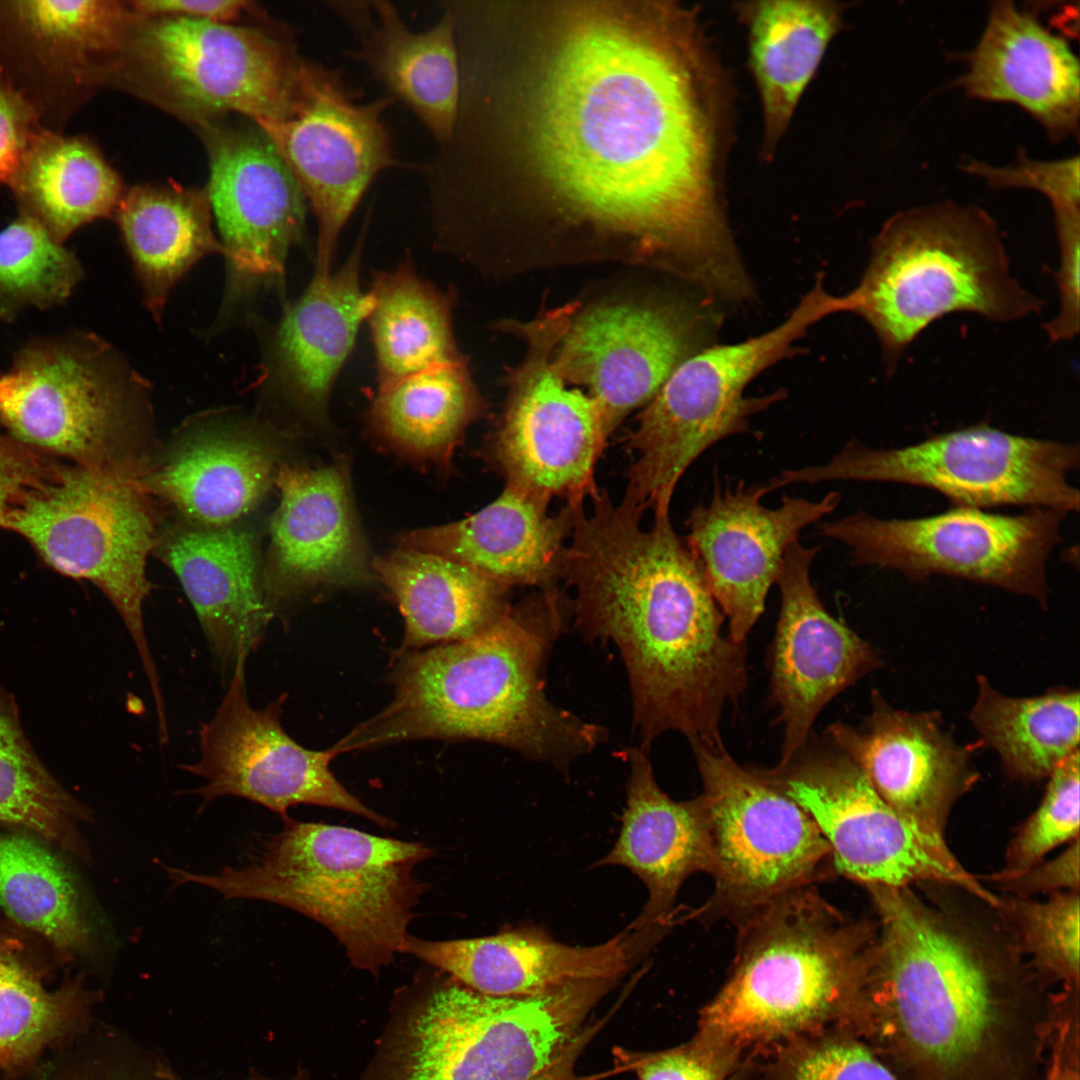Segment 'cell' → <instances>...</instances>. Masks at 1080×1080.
Masks as SVG:
<instances>
[{"label": "cell", "mask_w": 1080, "mask_h": 1080, "mask_svg": "<svg viewBox=\"0 0 1080 1080\" xmlns=\"http://www.w3.org/2000/svg\"><path fill=\"white\" fill-rule=\"evenodd\" d=\"M970 97L1021 107L1053 141L1078 136L1079 60L1062 37L1010 1L994 2L957 80Z\"/></svg>", "instance_id": "83f0119b"}, {"label": "cell", "mask_w": 1080, "mask_h": 1080, "mask_svg": "<svg viewBox=\"0 0 1080 1080\" xmlns=\"http://www.w3.org/2000/svg\"><path fill=\"white\" fill-rule=\"evenodd\" d=\"M376 25L364 33L353 58L364 63L376 80L421 120L432 136L446 141L456 120L460 98V66L456 15L449 2L436 25L413 32L393 4L371 2Z\"/></svg>", "instance_id": "d590c367"}, {"label": "cell", "mask_w": 1080, "mask_h": 1080, "mask_svg": "<svg viewBox=\"0 0 1080 1080\" xmlns=\"http://www.w3.org/2000/svg\"><path fill=\"white\" fill-rule=\"evenodd\" d=\"M205 136L207 195L227 260L226 298L233 303L282 282L289 251L303 240L306 199L260 128L209 127Z\"/></svg>", "instance_id": "44dd1931"}, {"label": "cell", "mask_w": 1080, "mask_h": 1080, "mask_svg": "<svg viewBox=\"0 0 1080 1080\" xmlns=\"http://www.w3.org/2000/svg\"><path fill=\"white\" fill-rule=\"evenodd\" d=\"M548 502L505 485L499 497L469 517L402 532L399 547L466 566L500 586L552 589L561 577L566 540L573 527L567 503L555 515Z\"/></svg>", "instance_id": "f546056e"}, {"label": "cell", "mask_w": 1080, "mask_h": 1080, "mask_svg": "<svg viewBox=\"0 0 1080 1080\" xmlns=\"http://www.w3.org/2000/svg\"><path fill=\"white\" fill-rule=\"evenodd\" d=\"M279 507L271 523L269 568L263 580L275 602L314 589L368 584L373 561L356 514L344 462L276 472Z\"/></svg>", "instance_id": "cb8c5ba5"}, {"label": "cell", "mask_w": 1080, "mask_h": 1080, "mask_svg": "<svg viewBox=\"0 0 1080 1080\" xmlns=\"http://www.w3.org/2000/svg\"><path fill=\"white\" fill-rule=\"evenodd\" d=\"M1009 920L1018 948L1033 964L1070 986L1079 981V892L1049 895L1044 901L1013 896L998 910Z\"/></svg>", "instance_id": "bcb514c9"}, {"label": "cell", "mask_w": 1080, "mask_h": 1080, "mask_svg": "<svg viewBox=\"0 0 1080 1080\" xmlns=\"http://www.w3.org/2000/svg\"><path fill=\"white\" fill-rule=\"evenodd\" d=\"M134 50L160 84L201 111L283 119L298 96L303 59L286 42L250 28L161 17L144 24Z\"/></svg>", "instance_id": "d6986e66"}, {"label": "cell", "mask_w": 1080, "mask_h": 1080, "mask_svg": "<svg viewBox=\"0 0 1080 1080\" xmlns=\"http://www.w3.org/2000/svg\"><path fill=\"white\" fill-rule=\"evenodd\" d=\"M393 98L354 102L341 74L302 61L298 96L283 119L257 121L309 201L317 222L314 273L332 272L343 227L374 178L398 163L382 116Z\"/></svg>", "instance_id": "e0dca14e"}, {"label": "cell", "mask_w": 1080, "mask_h": 1080, "mask_svg": "<svg viewBox=\"0 0 1080 1080\" xmlns=\"http://www.w3.org/2000/svg\"><path fill=\"white\" fill-rule=\"evenodd\" d=\"M600 1027L601 1023L587 1026L566 1052L527 1080H601L619 1072L616 1068L593 1075H580L576 1072L577 1060Z\"/></svg>", "instance_id": "680465c9"}, {"label": "cell", "mask_w": 1080, "mask_h": 1080, "mask_svg": "<svg viewBox=\"0 0 1080 1080\" xmlns=\"http://www.w3.org/2000/svg\"><path fill=\"white\" fill-rule=\"evenodd\" d=\"M50 470L31 451L0 433V527H7L25 496Z\"/></svg>", "instance_id": "11a10c76"}, {"label": "cell", "mask_w": 1080, "mask_h": 1080, "mask_svg": "<svg viewBox=\"0 0 1080 1080\" xmlns=\"http://www.w3.org/2000/svg\"><path fill=\"white\" fill-rule=\"evenodd\" d=\"M747 30L749 65L763 113L762 158L772 159L798 102L843 26L840 2L765 0L737 2Z\"/></svg>", "instance_id": "d6a6232c"}, {"label": "cell", "mask_w": 1080, "mask_h": 1080, "mask_svg": "<svg viewBox=\"0 0 1080 1080\" xmlns=\"http://www.w3.org/2000/svg\"><path fill=\"white\" fill-rule=\"evenodd\" d=\"M158 1074L163 1080H181L172 1075L167 1069H159Z\"/></svg>", "instance_id": "94428289"}, {"label": "cell", "mask_w": 1080, "mask_h": 1080, "mask_svg": "<svg viewBox=\"0 0 1080 1080\" xmlns=\"http://www.w3.org/2000/svg\"><path fill=\"white\" fill-rule=\"evenodd\" d=\"M363 245L361 235L337 271L314 273L304 292L286 306L272 336L274 382L316 420L326 417L336 378L373 308L371 292L360 284Z\"/></svg>", "instance_id": "4dcf8cb0"}, {"label": "cell", "mask_w": 1080, "mask_h": 1080, "mask_svg": "<svg viewBox=\"0 0 1080 1080\" xmlns=\"http://www.w3.org/2000/svg\"><path fill=\"white\" fill-rule=\"evenodd\" d=\"M6 528L24 537L57 572L97 586L122 618L155 701L160 680L143 621L153 521L120 465L51 470L22 500Z\"/></svg>", "instance_id": "30bf717a"}, {"label": "cell", "mask_w": 1080, "mask_h": 1080, "mask_svg": "<svg viewBox=\"0 0 1080 1080\" xmlns=\"http://www.w3.org/2000/svg\"><path fill=\"white\" fill-rule=\"evenodd\" d=\"M849 311L848 294L829 293L819 277L776 327L739 343L708 345L683 360L645 405L628 437L634 460L623 498L644 511L669 510L679 480L704 451L749 431L750 417L784 396H745L750 382L798 354L796 342L815 323Z\"/></svg>", "instance_id": "9c48e42d"}, {"label": "cell", "mask_w": 1080, "mask_h": 1080, "mask_svg": "<svg viewBox=\"0 0 1080 1080\" xmlns=\"http://www.w3.org/2000/svg\"><path fill=\"white\" fill-rule=\"evenodd\" d=\"M736 923L731 972L702 1010L698 1033L750 1056L854 1016L877 924L849 920L814 886L785 893Z\"/></svg>", "instance_id": "277c9868"}, {"label": "cell", "mask_w": 1080, "mask_h": 1080, "mask_svg": "<svg viewBox=\"0 0 1080 1080\" xmlns=\"http://www.w3.org/2000/svg\"><path fill=\"white\" fill-rule=\"evenodd\" d=\"M0 1080H123L112 1065L82 1039L47 1052L20 1070L2 1074Z\"/></svg>", "instance_id": "db71d44e"}, {"label": "cell", "mask_w": 1080, "mask_h": 1080, "mask_svg": "<svg viewBox=\"0 0 1080 1080\" xmlns=\"http://www.w3.org/2000/svg\"><path fill=\"white\" fill-rule=\"evenodd\" d=\"M41 116L0 68V185L8 183Z\"/></svg>", "instance_id": "f5cc1de1"}, {"label": "cell", "mask_w": 1080, "mask_h": 1080, "mask_svg": "<svg viewBox=\"0 0 1080 1080\" xmlns=\"http://www.w3.org/2000/svg\"><path fill=\"white\" fill-rule=\"evenodd\" d=\"M370 325L378 386L465 360L452 326L453 296L424 280L409 260L376 272Z\"/></svg>", "instance_id": "ab89813d"}, {"label": "cell", "mask_w": 1080, "mask_h": 1080, "mask_svg": "<svg viewBox=\"0 0 1080 1080\" xmlns=\"http://www.w3.org/2000/svg\"><path fill=\"white\" fill-rule=\"evenodd\" d=\"M483 410L462 360L378 386L368 422L375 436L401 456L447 467L466 428Z\"/></svg>", "instance_id": "f35d334b"}, {"label": "cell", "mask_w": 1080, "mask_h": 1080, "mask_svg": "<svg viewBox=\"0 0 1080 1080\" xmlns=\"http://www.w3.org/2000/svg\"><path fill=\"white\" fill-rule=\"evenodd\" d=\"M372 565L403 616V652L473 636L509 606L508 589L441 556L398 547Z\"/></svg>", "instance_id": "836d02e7"}, {"label": "cell", "mask_w": 1080, "mask_h": 1080, "mask_svg": "<svg viewBox=\"0 0 1080 1080\" xmlns=\"http://www.w3.org/2000/svg\"><path fill=\"white\" fill-rule=\"evenodd\" d=\"M619 1072L638 1080H743L747 1057L705 1035L680 1046L653 1052L614 1049Z\"/></svg>", "instance_id": "681fc988"}, {"label": "cell", "mask_w": 1080, "mask_h": 1080, "mask_svg": "<svg viewBox=\"0 0 1080 1080\" xmlns=\"http://www.w3.org/2000/svg\"><path fill=\"white\" fill-rule=\"evenodd\" d=\"M718 318L700 305L605 304L572 316L554 351L564 379L596 401L609 436L674 369L708 346Z\"/></svg>", "instance_id": "ffe728a7"}, {"label": "cell", "mask_w": 1080, "mask_h": 1080, "mask_svg": "<svg viewBox=\"0 0 1080 1080\" xmlns=\"http://www.w3.org/2000/svg\"><path fill=\"white\" fill-rule=\"evenodd\" d=\"M615 984L584 980L496 996L451 976L440 980L394 1032L378 1080H527L573 1045Z\"/></svg>", "instance_id": "ba28073f"}, {"label": "cell", "mask_w": 1080, "mask_h": 1080, "mask_svg": "<svg viewBox=\"0 0 1080 1080\" xmlns=\"http://www.w3.org/2000/svg\"><path fill=\"white\" fill-rule=\"evenodd\" d=\"M89 810L53 777L28 741L17 704L0 682V822L25 827L87 857L75 824Z\"/></svg>", "instance_id": "ee69618b"}, {"label": "cell", "mask_w": 1080, "mask_h": 1080, "mask_svg": "<svg viewBox=\"0 0 1080 1080\" xmlns=\"http://www.w3.org/2000/svg\"><path fill=\"white\" fill-rule=\"evenodd\" d=\"M0 906L66 954L86 951L90 933L65 865L37 841L0 831Z\"/></svg>", "instance_id": "7bdbcfd3"}, {"label": "cell", "mask_w": 1080, "mask_h": 1080, "mask_svg": "<svg viewBox=\"0 0 1080 1080\" xmlns=\"http://www.w3.org/2000/svg\"><path fill=\"white\" fill-rule=\"evenodd\" d=\"M246 658L233 669L227 691L200 733V756L183 769L200 777L193 791L204 804L223 796L258 803L288 819L298 804L339 809L381 827L389 820L350 793L330 770L333 748L310 750L294 741L281 724L286 696L253 708L245 682Z\"/></svg>", "instance_id": "ac0fdd59"}, {"label": "cell", "mask_w": 1080, "mask_h": 1080, "mask_svg": "<svg viewBox=\"0 0 1080 1080\" xmlns=\"http://www.w3.org/2000/svg\"><path fill=\"white\" fill-rule=\"evenodd\" d=\"M660 938L649 929L627 928L594 946H571L532 928L454 940L408 935L401 952L441 970L478 992L530 996L584 980H618Z\"/></svg>", "instance_id": "484cf974"}, {"label": "cell", "mask_w": 1080, "mask_h": 1080, "mask_svg": "<svg viewBox=\"0 0 1080 1080\" xmlns=\"http://www.w3.org/2000/svg\"><path fill=\"white\" fill-rule=\"evenodd\" d=\"M712 852L711 897L688 919L729 918L835 872L829 844L809 815L779 789L738 765L723 744L690 742Z\"/></svg>", "instance_id": "7c38bea8"}, {"label": "cell", "mask_w": 1080, "mask_h": 1080, "mask_svg": "<svg viewBox=\"0 0 1080 1080\" xmlns=\"http://www.w3.org/2000/svg\"><path fill=\"white\" fill-rule=\"evenodd\" d=\"M574 511L562 576L575 591L576 622L618 649L633 726L647 749L667 731L722 743L724 706L747 685L746 647L722 632L725 615L669 511H643L602 490Z\"/></svg>", "instance_id": "7a4b0ae2"}, {"label": "cell", "mask_w": 1080, "mask_h": 1080, "mask_svg": "<svg viewBox=\"0 0 1080 1080\" xmlns=\"http://www.w3.org/2000/svg\"><path fill=\"white\" fill-rule=\"evenodd\" d=\"M970 720L999 755L1006 773L1020 781L1049 777L1079 750V692L1058 689L1028 698L1006 696L984 676Z\"/></svg>", "instance_id": "b9f144b4"}, {"label": "cell", "mask_w": 1080, "mask_h": 1080, "mask_svg": "<svg viewBox=\"0 0 1080 1080\" xmlns=\"http://www.w3.org/2000/svg\"><path fill=\"white\" fill-rule=\"evenodd\" d=\"M849 292L851 312L873 329L889 370L934 321L966 312L1009 323L1044 300L1015 279L994 220L978 207L942 202L890 217Z\"/></svg>", "instance_id": "8992f818"}, {"label": "cell", "mask_w": 1080, "mask_h": 1080, "mask_svg": "<svg viewBox=\"0 0 1080 1080\" xmlns=\"http://www.w3.org/2000/svg\"><path fill=\"white\" fill-rule=\"evenodd\" d=\"M44 970L0 938V1072L10 1073L86 1034L98 992L83 978L46 989Z\"/></svg>", "instance_id": "60d3db41"}, {"label": "cell", "mask_w": 1080, "mask_h": 1080, "mask_svg": "<svg viewBox=\"0 0 1080 1080\" xmlns=\"http://www.w3.org/2000/svg\"><path fill=\"white\" fill-rule=\"evenodd\" d=\"M1068 513L1031 507L1016 515L955 506L929 517L883 519L857 512L819 525L851 549L855 565L958 577L1027 595L1045 605L1047 560Z\"/></svg>", "instance_id": "9a60e30c"}, {"label": "cell", "mask_w": 1080, "mask_h": 1080, "mask_svg": "<svg viewBox=\"0 0 1080 1080\" xmlns=\"http://www.w3.org/2000/svg\"><path fill=\"white\" fill-rule=\"evenodd\" d=\"M1078 466L1077 444L978 424L893 449L853 440L825 464L784 470L776 483L893 482L935 490L954 506L1019 505L1069 513L1079 509V492L1068 480Z\"/></svg>", "instance_id": "8fae6325"}, {"label": "cell", "mask_w": 1080, "mask_h": 1080, "mask_svg": "<svg viewBox=\"0 0 1080 1080\" xmlns=\"http://www.w3.org/2000/svg\"><path fill=\"white\" fill-rule=\"evenodd\" d=\"M1079 750L1048 777L1039 807L1010 842L1003 868L993 881L1003 883L1044 860L1054 848L1079 838Z\"/></svg>", "instance_id": "7dc6e473"}, {"label": "cell", "mask_w": 1080, "mask_h": 1080, "mask_svg": "<svg viewBox=\"0 0 1080 1080\" xmlns=\"http://www.w3.org/2000/svg\"><path fill=\"white\" fill-rule=\"evenodd\" d=\"M877 933L853 1021L881 1023L917 1056L944 1067L967 1060L994 1016L986 950L909 887H866Z\"/></svg>", "instance_id": "52a82bcc"}, {"label": "cell", "mask_w": 1080, "mask_h": 1080, "mask_svg": "<svg viewBox=\"0 0 1080 1080\" xmlns=\"http://www.w3.org/2000/svg\"><path fill=\"white\" fill-rule=\"evenodd\" d=\"M1079 849L1077 838L1057 857L1046 862L1042 860L1020 876L1001 885L1020 897H1030L1038 893L1052 895L1067 891L1079 892Z\"/></svg>", "instance_id": "9f6ffc18"}, {"label": "cell", "mask_w": 1080, "mask_h": 1080, "mask_svg": "<svg viewBox=\"0 0 1080 1080\" xmlns=\"http://www.w3.org/2000/svg\"><path fill=\"white\" fill-rule=\"evenodd\" d=\"M773 1052L767 1080H896L864 1044L842 1029L795 1038Z\"/></svg>", "instance_id": "c3c4849f"}, {"label": "cell", "mask_w": 1080, "mask_h": 1080, "mask_svg": "<svg viewBox=\"0 0 1080 1080\" xmlns=\"http://www.w3.org/2000/svg\"><path fill=\"white\" fill-rule=\"evenodd\" d=\"M819 550L793 543L776 581L781 610L772 655L771 696L784 726L779 765L806 746L815 719L830 700L882 663L868 642L821 603L810 577Z\"/></svg>", "instance_id": "603a6c76"}, {"label": "cell", "mask_w": 1080, "mask_h": 1080, "mask_svg": "<svg viewBox=\"0 0 1080 1080\" xmlns=\"http://www.w3.org/2000/svg\"><path fill=\"white\" fill-rule=\"evenodd\" d=\"M698 19L672 8L640 28L578 22L546 74L536 134L545 171L575 210L713 287L740 265L722 199L732 96Z\"/></svg>", "instance_id": "6da1fadb"}, {"label": "cell", "mask_w": 1080, "mask_h": 1080, "mask_svg": "<svg viewBox=\"0 0 1080 1080\" xmlns=\"http://www.w3.org/2000/svg\"><path fill=\"white\" fill-rule=\"evenodd\" d=\"M758 774L797 803L829 844L835 872L869 886L932 881L962 889L994 909L1002 899L957 860L944 834L891 807L848 755L806 751Z\"/></svg>", "instance_id": "5bb4252c"}, {"label": "cell", "mask_w": 1080, "mask_h": 1080, "mask_svg": "<svg viewBox=\"0 0 1080 1080\" xmlns=\"http://www.w3.org/2000/svg\"><path fill=\"white\" fill-rule=\"evenodd\" d=\"M207 192L178 187L137 186L115 210L144 302L161 319L177 281L202 257L224 255L211 229Z\"/></svg>", "instance_id": "74e56055"}, {"label": "cell", "mask_w": 1080, "mask_h": 1080, "mask_svg": "<svg viewBox=\"0 0 1080 1080\" xmlns=\"http://www.w3.org/2000/svg\"><path fill=\"white\" fill-rule=\"evenodd\" d=\"M553 592L508 606L473 636L408 652L392 675V701L332 746L336 753L413 739H472L567 771L600 744L605 730L545 694L543 667L562 626Z\"/></svg>", "instance_id": "3957f363"}, {"label": "cell", "mask_w": 1080, "mask_h": 1080, "mask_svg": "<svg viewBox=\"0 0 1080 1080\" xmlns=\"http://www.w3.org/2000/svg\"><path fill=\"white\" fill-rule=\"evenodd\" d=\"M275 477L273 452L262 441L215 428L189 436L149 481L199 527L221 528L248 514Z\"/></svg>", "instance_id": "e575fe53"}, {"label": "cell", "mask_w": 1080, "mask_h": 1080, "mask_svg": "<svg viewBox=\"0 0 1080 1080\" xmlns=\"http://www.w3.org/2000/svg\"><path fill=\"white\" fill-rule=\"evenodd\" d=\"M1068 1031L1061 1030L1055 1042L1051 1062L1044 1080H1079L1077 1066L1073 1063L1068 1040Z\"/></svg>", "instance_id": "91938a15"}, {"label": "cell", "mask_w": 1080, "mask_h": 1080, "mask_svg": "<svg viewBox=\"0 0 1080 1080\" xmlns=\"http://www.w3.org/2000/svg\"><path fill=\"white\" fill-rule=\"evenodd\" d=\"M144 393L139 375L96 336L38 339L0 373V425L31 452L77 465H121L117 445Z\"/></svg>", "instance_id": "4fadbf2b"}, {"label": "cell", "mask_w": 1080, "mask_h": 1080, "mask_svg": "<svg viewBox=\"0 0 1080 1080\" xmlns=\"http://www.w3.org/2000/svg\"><path fill=\"white\" fill-rule=\"evenodd\" d=\"M82 276L76 256L34 219L20 214L0 232V319L63 304Z\"/></svg>", "instance_id": "f6af8a7d"}, {"label": "cell", "mask_w": 1080, "mask_h": 1080, "mask_svg": "<svg viewBox=\"0 0 1080 1080\" xmlns=\"http://www.w3.org/2000/svg\"><path fill=\"white\" fill-rule=\"evenodd\" d=\"M769 484L732 489L716 486L710 501L688 518L686 540L698 558L709 589L729 622V636L742 643L761 616L788 548L808 525L832 513L840 494L818 501L784 496L777 508L761 499Z\"/></svg>", "instance_id": "7402d4cb"}, {"label": "cell", "mask_w": 1080, "mask_h": 1080, "mask_svg": "<svg viewBox=\"0 0 1080 1080\" xmlns=\"http://www.w3.org/2000/svg\"><path fill=\"white\" fill-rule=\"evenodd\" d=\"M7 185L21 214L58 242L115 212L122 196L117 174L87 140L41 127L31 137Z\"/></svg>", "instance_id": "8d00e7d4"}, {"label": "cell", "mask_w": 1080, "mask_h": 1080, "mask_svg": "<svg viewBox=\"0 0 1080 1080\" xmlns=\"http://www.w3.org/2000/svg\"><path fill=\"white\" fill-rule=\"evenodd\" d=\"M628 760L621 830L598 865L629 869L648 891L641 913L628 928L666 933L676 920L674 904L685 880L697 872H711L708 823L700 796L679 802L661 790L648 750L633 747Z\"/></svg>", "instance_id": "f1b7e54d"}, {"label": "cell", "mask_w": 1080, "mask_h": 1080, "mask_svg": "<svg viewBox=\"0 0 1080 1080\" xmlns=\"http://www.w3.org/2000/svg\"><path fill=\"white\" fill-rule=\"evenodd\" d=\"M872 701L860 727L835 723L829 739L891 807L944 834L952 807L978 777L968 748L944 730L936 712L898 710L877 693Z\"/></svg>", "instance_id": "d4e9b609"}, {"label": "cell", "mask_w": 1080, "mask_h": 1080, "mask_svg": "<svg viewBox=\"0 0 1080 1080\" xmlns=\"http://www.w3.org/2000/svg\"><path fill=\"white\" fill-rule=\"evenodd\" d=\"M163 557L197 614L223 675L248 658L273 612L246 529L195 527L173 535Z\"/></svg>", "instance_id": "1f68e13d"}, {"label": "cell", "mask_w": 1080, "mask_h": 1080, "mask_svg": "<svg viewBox=\"0 0 1080 1080\" xmlns=\"http://www.w3.org/2000/svg\"><path fill=\"white\" fill-rule=\"evenodd\" d=\"M1053 212L1060 254L1056 273L1060 309L1045 330L1051 341L1061 342L1079 332L1080 209Z\"/></svg>", "instance_id": "816d5d0a"}, {"label": "cell", "mask_w": 1080, "mask_h": 1080, "mask_svg": "<svg viewBox=\"0 0 1080 1080\" xmlns=\"http://www.w3.org/2000/svg\"><path fill=\"white\" fill-rule=\"evenodd\" d=\"M130 18L118 1H0V64L15 63L2 70L16 69L9 78L42 117L96 79V58L120 49Z\"/></svg>", "instance_id": "4316f807"}, {"label": "cell", "mask_w": 1080, "mask_h": 1080, "mask_svg": "<svg viewBox=\"0 0 1080 1080\" xmlns=\"http://www.w3.org/2000/svg\"><path fill=\"white\" fill-rule=\"evenodd\" d=\"M284 821L249 865L209 874L165 870L175 886L198 884L225 899L294 910L328 929L356 968L377 974L409 935L425 890L413 871L434 849L340 825Z\"/></svg>", "instance_id": "5b68a950"}, {"label": "cell", "mask_w": 1080, "mask_h": 1080, "mask_svg": "<svg viewBox=\"0 0 1080 1080\" xmlns=\"http://www.w3.org/2000/svg\"><path fill=\"white\" fill-rule=\"evenodd\" d=\"M138 16L184 17L227 23L236 19L249 2L241 0H141L131 3Z\"/></svg>", "instance_id": "6f0895ef"}, {"label": "cell", "mask_w": 1080, "mask_h": 1080, "mask_svg": "<svg viewBox=\"0 0 1080 1080\" xmlns=\"http://www.w3.org/2000/svg\"><path fill=\"white\" fill-rule=\"evenodd\" d=\"M577 307L567 304L515 327L527 351L509 374L501 422L487 445L505 485L548 503L553 497L585 500L597 489L594 467L608 438L596 401L572 387L554 360Z\"/></svg>", "instance_id": "2e32d148"}, {"label": "cell", "mask_w": 1080, "mask_h": 1080, "mask_svg": "<svg viewBox=\"0 0 1080 1080\" xmlns=\"http://www.w3.org/2000/svg\"><path fill=\"white\" fill-rule=\"evenodd\" d=\"M963 169L982 178L992 188H1027L1047 197L1053 210L1079 208V157L1059 160H1034L1025 152L1019 154L1016 163L993 166L973 160Z\"/></svg>", "instance_id": "f907efd6"}]
</instances>
